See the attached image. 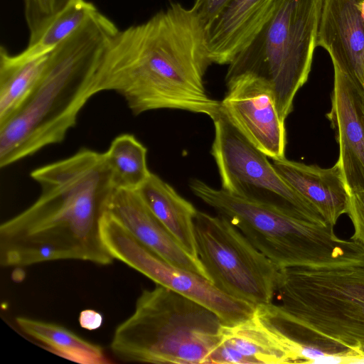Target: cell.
Here are the masks:
<instances>
[{
    "mask_svg": "<svg viewBox=\"0 0 364 364\" xmlns=\"http://www.w3.org/2000/svg\"><path fill=\"white\" fill-rule=\"evenodd\" d=\"M316 45L330 55L334 72L363 90L364 0H322Z\"/></svg>",
    "mask_w": 364,
    "mask_h": 364,
    "instance_id": "7c38bea8",
    "label": "cell"
},
{
    "mask_svg": "<svg viewBox=\"0 0 364 364\" xmlns=\"http://www.w3.org/2000/svg\"><path fill=\"white\" fill-rule=\"evenodd\" d=\"M291 363L282 346L252 316L234 325H223L219 343L205 364Z\"/></svg>",
    "mask_w": 364,
    "mask_h": 364,
    "instance_id": "e0dca14e",
    "label": "cell"
},
{
    "mask_svg": "<svg viewBox=\"0 0 364 364\" xmlns=\"http://www.w3.org/2000/svg\"><path fill=\"white\" fill-rule=\"evenodd\" d=\"M100 231L103 243L114 259L203 305L215 313L224 325L237 324L253 316L255 305L231 297L208 279L166 262L136 240L107 211L101 219Z\"/></svg>",
    "mask_w": 364,
    "mask_h": 364,
    "instance_id": "30bf717a",
    "label": "cell"
},
{
    "mask_svg": "<svg viewBox=\"0 0 364 364\" xmlns=\"http://www.w3.org/2000/svg\"><path fill=\"white\" fill-rule=\"evenodd\" d=\"M268 330L289 350L312 346L364 363V266L279 270Z\"/></svg>",
    "mask_w": 364,
    "mask_h": 364,
    "instance_id": "277c9868",
    "label": "cell"
},
{
    "mask_svg": "<svg viewBox=\"0 0 364 364\" xmlns=\"http://www.w3.org/2000/svg\"><path fill=\"white\" fill-rule=\"evenodd\" d=\"M192 192L228 219L279 269L364 266V246L338 237L333 225H321L277 208L245 199L199 179Z\"/></svg>",
    "mask_w": 364,
    "mask_h": 364,
    "instance_id": "5b68a950",
    "label": "cell"
},
{
    "mask_svg": "<svg viewBox=\"0 0 364 364\" xmlns=\"http://www.w3.org/2000/svg\"><path fill=\"white\" fill-rule=\"evenodd\" d=\"M102 315L92 309L82 311L79 316L80 326L89 331L98 328L102 325Z\"/></svg>",
    "mask_w": 364,
    "mask_h": 364,
    "instance_id": "484cf974",
    "label": "cell"
},
{
    "mask_svg": "<svg viewBox=\"0 0 364 364\" xmlns=\"http://www.w3.org/2000/svg\"><path fill=\"white\" fill-rule=\"evenodd\" d=\"M212 119L215 136L211 154L218 169L222 189L313 223L329 225L311 203L285 181L268 156L237 129L221 109Z\"/></svg>",
    "mask_w": 364,
    "mask_h": 364,
    "instance_id": "9c48e42d",
    "label": "cell"
},
{
    "mask_svg": "<svg viewBox=\"0 0 364 364\" xmlns=\"http://www.w3.org/2000/svg\"><path fill=\"white\" fill-rule=\"evenodd\" d=\"M65 0H23L26 21L31 33L52 16Z\"/></svg>",
    "mask_w": 364,
    "mask_h": 364,
    "instance_id": "603a6c76",
    "label": "cell"
},
{
    "mask_svg": "<svg viewBox=\"0 0 364 364\" xmlns=\"http://www.w3.org/2000/svg\"><path fill=\"white\" fill-rule=\"evenodd\" d=\"M279 175L334 226L348 211L351 193L338 162L331 168L307 165L285 157L273 160Z\"/></svg>",
    "mask_w": 364,
    "mask_h": 364,
    "instance_id": "2e32d148",
    "label": "cell"
},
{
    "mask_svg": "<svg viewBox=\"0 0 364 364\" xmlns=\"http://www.w3.org/2000/svg\"><path fill=\"white\" fill-rule=\"evenodd\" d=\"M205 25L191 8L171 2L147 21L119 30L101 60L100 91L121 95L134 115L181 109L208 115L220 112L203 76L213 63Z\"/></svg>",
    "mask_w": 364,
    "mask_h": 364,
    "instance_id": "6da1fadb",
    "label": "cell"
},
{
    "mask_svg": "<svg viewBox=\"0 0 364 364\" xmlns=\"http://www.w3.org/2000/svg\"><path fill=\"white\" fill-rule=\"evenodd\" d=\"M31 176L41 193L0 225L1 265L19 267L59 259L112 264L100 231L114 189L104 153L83 148L34 169Z\"/></svg>",
    "mask_w": 364,
    "mask_h": 364,
    "instance_id": "7a4b0ae2",
    "label": "cell"
},
{
    "mask_svg": "<svg viewBox=\"0 0 364 364\" xmlns=\"http://www.w3.org/2000/svg\"><path fill=\"white\" fill-rule=\"evenodd\" d=\"M147 207L181 247L199 260L194 230L197 210L169 184L151 173L137 189Z\"/></svg>",
    "mask_w": 364,
    "mask_h": 364,
    "instance_id": "ac0fdd59",
    "label": "cell"
},
{
    "mask_svg": "<svg viewBox=\"0 0 364 364\" xmlns=\"http://www.w3.org/2000/svg\"><path fill=\"white\" fill-rule=\"evenodd\" d=\"M48 55L16 60L1 46L0 124L14 114L29 97L43 73Z\"/></svg>",
    "mask_w": 364,
    "mask_h": 364,
    "instance_id": "44dd1931",
    "label": "cell"
},
{
    "mask_svg": "<svg viewBox=\"0 0 364 364\" xmlns=\"http://www.w3.org/2000/svg\"><path fill=\"white\" fill-rule=\"evenodd\" d=\"M322 0H278L260 30L228 65L225 82L248 75L272 90L281 118L307 81L316 45Z\"/></svg>",
    "mask_w": 364,
    "mask_h": 364,
    "instance_id": "52a82bcc",
    "label": "cell"
},
{
    "mask_svg": "<svg viewBox=\"0 0 364 364\" xmlns=\"http://www.w3.org/2000/svg\"><path fill=\"white\" fill-rule=\"evenodd\" d=\"M226 82L220 109L237 129L269 158H284L286 130L271 88L248 75Z\"/></svg>",
    "mask_w": 364,
    "mask_h": 364,
    "instance_id": "8fae6325",
    "label": "cell"
},
{
    "mask_svg": "<svg viewBox=\"0 0 364 364\" xmlns=\"http://www.w3.org/2000/svg\"><path fill=\"white\" fill-rule=\"evenodd\" d=\"M363 95H364V82H363Z\"/></svg>",
    "mask_w": 364,
    "mask_h": 364,
    "instance_id": "4316f807",
    "label": "cell"
},
{
    "mask_svg": "<svg viewBox=\"0 0 364 364\" xmlns=\"http://www.w3.org/2000/svg\"><path fill=\"white\" fill-rule=\"evenodd\" d=\"M326 117L337 132V162L350 193L364 191L363 90L338 72H334L331 109Z\"/></svg>",
    "mask_w": 364,
    "mask_h": 364,
    "instance_id": "4fadbf2b",
    "label": "cell"
},
{
    "mask_svg": "<svg viewBox=\"0 0 364 364\" xmlns=\"http://www.w3.org/2000/svg\"><path fill=\"white\" fill-rule=\"evenodd\" d=\"M106 210L156 255L174 266L210 281L201 262L193 258L181 247L147 207L137 190L114 188L108 199Z\"/></svg>",
    "mask_w": 364,
    "mask_h": 364,
    "instance_id": "5bb4252c",
    "label": "cell"
},
{
    "mask_svg": "<svg viewBox=\"0 0 364 364\" xmlns=\"http://www.w3.org/2000/svg\"><path fill=\"white\" fill-rule=\"evenodd\" d=\"M278 0H231L205 26L213 63L229 65L273 13Z\"/></svg>",
    "mask_w": 364,
    "mask_h": 364,
    "instance_id": "9a60e30c",
    "label": "cell"
},
{
    "mask_svg": "<svg viewBox=\"0 0 364 364\" xmlns=\"http://www.w3.org/2000/svg\"><path fill=\"white\" fill-rule=\"evenodd\" d=\"M16 323L25 335L60 357L81 364L110 363L101 346L85 341L64 326L25 316H18Z\"/></svg>",
    "mask_w": 364,
    "mask_h": 364,
    "instance_id": "ffe728a7",
    "label": "cell"
},
{
    "mask_svg": "<svg viewBox=\"0 0 364 364\" xmlns=\"http://www.w3.org/2000/svg\"><path fill=\"white\" fill-rule=\"evenodd\" d=\"M347 214L354 228L350 239L364 246V191L351 193Z\"/></svg>",
    "mask_w": 364,
    "mask_h": 364,
    "instance_id": "cb8c5ba5",
    "label": "cell"
},
{
    "mask_svg": "<svg viewBox=\"0 0 364 364\" xmlns=\"http://www.w3.org/2000/svg\"><path fill=\"white\" fill-rule=\"evenodd\" d=\"M198 255L220 291L257 306L272 302L279 269L228 219L197 210Z\"/></svg>",
    "mask_w": 364,
    "mask_h": 364,
    "instance_id": "ba28073f",
    "label": "cell"
},
{
    "mask_svg": "<svg viewBox=\"0 0 364 364\" xmlns=\"http://www.w3.org/2000/svg\"><path fill=\"white\" fill-rule=\"evenodd\" d=\"M223 322L203 305L161 285L144 290L115 329L110 348L124 362L205 364Z\"/></svg>",
    "mask_w": 364,
    "mask_h": 364,
    "instance_id": "8992f818",
    "label": "cell"
},
{
    "mask_svg": "<svg viewBox=\"0 0 364 364\" xmlns=\"http://www.w3.org/2000/svg\"><path fill=\"white\" fill-rule=\"evenodd\" d=\"M119 30L97 10L49 53L29 97L0 124L1 168L64 140L81 109L100 92L99 67Z\"/></svg>",
    "mask_w": 364,
    "mask_h": 364,
    "instance_id": "3957f363",
    "label": "cell"
},
{
    "mask_svg": "<svg viewBox=\"0 0 364 364\" xmlns=\"http://www.w3.org/2000/svg\"><path fill=\"white\" fill-rule=\"evenodd\" d=\"M98 9L87 0H65L58 10L30 34L27 46L11 55L16 60H26L50 53L78 29Z\"/></svg>",
    "mask_w": 364,
    "mask_h": 364,
    "instance_id": "d6986e66",
    "label": "cell"
},
{
    "mask_svg": "<svg viewBox=\"0 0 364 364\" xmlns=\"http://www.w3.org/2000/svg\"><path fill=\"white\" fill-rule=\"evenodd\" d=\"M231 0H195L193 9L204 25L212 21Z\"/></svg>",
    "mask_w": 364,
    "mask_h": 364,
    "instance_id": "d4e9b609",
    "label": "cell"
},
{
    "mask_svg": "<svg viewBox=\"0 0 364 364\" xmlns=\"http://www.w3.org/2000/svg\"><path fill=\"white\" fill-rule=\"evenodd\" d=\"M147 149L130 134L115 137L104 152L114 188L137 190L151 173L147 166Z\"/></svg>",
    "mask_w": 364,
    "mask_h": 364,
    "instance_id": "7402d4cb",
    "label": "cell"
}]
</instances>
